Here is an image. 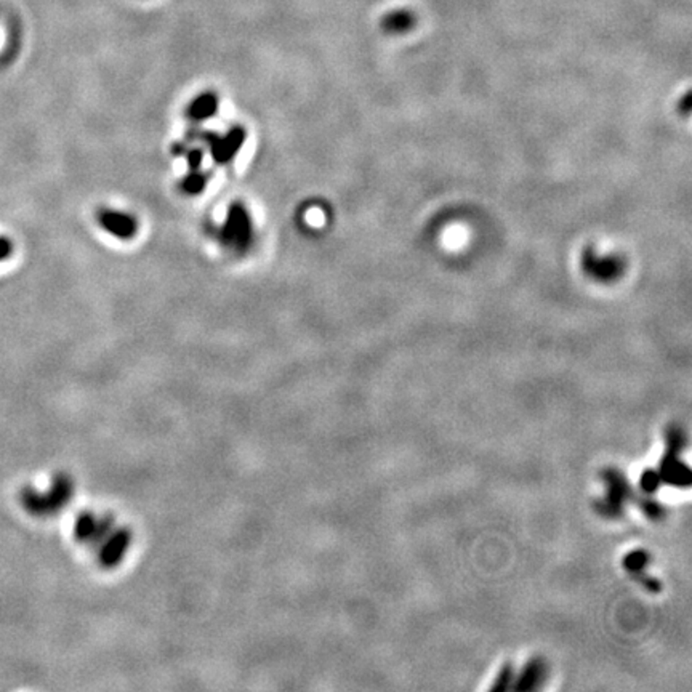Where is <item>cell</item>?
I'll return each instance as SVG.
<instances>
[{
	"mask_svg": "<svg viewBox=\"0 0 692 692\" xmlns=\"http://www.w3.org/2000/svg\"><path fill=\"white\" fill-rule=\"evenodd\" d=\"M220 243L225 249L243 255L253 243V223L247 207L233 202L220 229Z\"/></svg>",
	"mask_w": 692,
	"mask_h": 692,
	"instance_id": "cell-1",
	"label": "cell"
},
{
	"mask_svg": "<svg viewBox=\"0 0 692 692\" xmlns=\"http://www.w3.org/2000/svg\"><path fill=\"white\" fill-rule=\"evenodd\" d=\"M667 446H669V452L663 457L662 465H661V473H659L661 478L673 486H689L691 484L689 468L681 464V460L678 458V452L685 446V433L681 431V428L670 430Z\"/></svg>",
	"mask_w": 692,
	"mask_h": 692,
	"instance_id": "cell-2",
	"label": "cell"
},
{
	"mask_svg": "<svg viewBox=\"0 0 692 692\" xmlns=\"http://www.w3.org/2000/svg\"><path fill=\"white\" fill-rule=\"evenodd\" d=\"M602 478L608 483V495L600 502L598 511L608 517H616L624 510V503L632 494V489L624 474L617 470H606Z\"/></svg>",
	"mask_w": 692,
	"mask_h": 692,
	"instance_id": "cell-3",
	"label": "cell"
},
{
	"mask_svg": "<svg viewBox=\"0 0 692 692\" xmlns=\"http://www.w3.org/2000/svg\"><path fill=\"white\" fill-rule=\"evenodd\" d=\"M206 140L210 146V154L213 160L220 166H226L231 160L236 158L237 152L241 151L245 140H247V132L243 127H233L226 135H209L206 133Z\"/></svg>",
	"mask_w": 692,
	"mask_h": 692,
	"instance_id": "cell-4",
	"label": "cell"
},
{
	"mask_svg": "<svg viewBox=\"0 0 692 692\" xmlns=\"http://www.w3.org/2000/svg\"><path fill=\"white\" fill-rule=\"evenodd\" d=\"M97 221L99 228L105 229L107 235L121 241H130L138 235V221L130 213L115 209H103L97 215Z\"/></svg>",
	"mask_w": 692,
	"mask_h": 692,
	"instance_id": "cell-5",
	"label": "cell"
},
{
	"mask_svg": "<svg viewBox=\"0 0 692 692\" xmlns=\"http://www.w3.org/2000/svg\"><path fill=\"white\" fill-rule=\"evenodd\" d=\"M218 107H220L218 97L212 93V91H206V93H201L199 97L191 101L186 115H188L191 121H209V119H212L213 115H217Z\"/></svg>",
	"mask_w": 692,
	"mask_h": 692,
	"instance_id": "cell-6",
	"label": "cell"
},
{
	"mask_svg": "<svg viewBox=\"0 0 692 692\" xmlns=\"http://www.w3.org/2000/svg\"><path fill=\"white\" fill-rule=\"evenodd\" d=\"M545 671H547L545 662L542 659H533L531 662L525 665L521 677L513 685V689H517V691L537 689L542 685L543 678H545Z\"/></svg>",
	"mask_w": 692,
	"mask_h": 692,
	"instance_id": "cell-7",
	"label": "cell"
},
{
	"mask_svg": "<svg viewBox=\"0 0 692 692\" xmlns=\"http://www.w3.org/2000/svg\"><path fill=\"white\" fill-rule=\"evenodd\" d=\"M207 183H209V176L199 170H190V174L183 178L180 183V188H182L184 194L188 196H199L202 194V191L206 190Z\"/></svg>",
	"mask_w": 692,
	"mask_h": 692,
	"instance_id": "cell-8",
	"label": "cell"
},
{
	"mask_svg": "<svg viewBox=\"0 0 692 692\" xmlns=\"http://www.w3.org/2000/svg\"><path fill=\"white\" fill-rule=\"evenodd\" d=\"M414 24V15L407 10H395L383 18V28L391 32L407 30Z\"/></svg>",
	"mask_w": 692,
	"mask_h": 692,
	"instance_id": "cell-9",
	"label": "cell"
},
{
	"mask_svg": "<svg viewBox=\"0 0 692 692\" xmlns=\"http://www.w3.org/2000/svg\"><path fill=\"white\" fill-rule=\"evenodd\" d=\"M647 563H649V555H647L645 550H635V551L628 553L624 558L625 569L632 572L635 577L641 574V571L646 568Z\"/></svg>",
	"mask_w": 692,
	"mask_h": 692,
	"instance_id": "cell-10",
	"label": "cell"
},
{
	"mask_svg": "<svg viewBox=\"0 0 692 692\" xmlns=\"http://www.w3.org/2000/svg\"><path fill=\"white\" fill-rule=\"evenodd\" d=\"M513 685H515V670H513V665L507 663L499 671L494 686L491 689L492 691H505V689H513Z\"/></svg>",
	"mask_w": 692,
	"mask_h": 692,
	"instance_id": "cell-11",
	"label": "cell"
},
{
	"mask_svg": "<svg viewBox=\"0 0 692 692\" xmlns=\"http://www.w3.org/2000/svg\"><path fill=\"white\" fill-rule=\"evenodd\" d=\"M662 478L659 473L654 470H646V472L641 474V480H639V486L646 492V494H654L657 492V489L661 486Z\"/></svg>",
	"mask_w": 692,
	"mask_h": 692,
	"instance_id": "cell-12",
	"label": "cell"
},
{
	"mask_svg": "<svg viewBox=\"0 0 692 692\" xmlns=\"http://www.w3.org/2000/svg\"><path fill=\"white\" fill-rule=\"evenodd\" d=\"M176 152H178V154L182 152V156L186 158L190 170H199L201 166H202L204 152L201 151V150H184V146H178V148H176Z\"/></svg>",
	"mask_w": 692,
	"mask_h": 692,
	"instance_id": "cell-13",
	"label": "cell"
},
{
	"mask_svg": "<svg viewBox=\"0 0 692 692\" xmlns=\"http://www.w3.org/2000/svg\"><path fill=\"white\" fill-rule=\"evenodd\" d=\"M643 508H645V513L651 519H659L663 515L662 507L659 503H655L654 500H651V499H646L643 502Z\"/></svg>",
	"mask_w": 692,
	"mask_h": 692,
	"instance_id": "cell-14",
	"label": "cell"
},
{
	"mask_svg": "<svg viewBox=\"0 0 692 692\" xmlns=\"http://www.w3.org/2000/svg\"><path fill=\"white\" fill-rule=\"evenodd\" d=\"M13 253V243L5 236H0V261L10 259Z\"/></svg>",
	"mask_w": 692,
	"mask_h": 692,
	"instance_id": "cell-15",
	"label": "cell"
}]
</instances>
